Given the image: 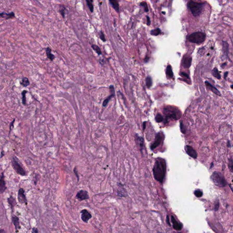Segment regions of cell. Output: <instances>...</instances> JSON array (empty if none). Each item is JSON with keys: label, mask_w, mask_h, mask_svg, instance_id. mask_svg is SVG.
Segmentation results:
<instances>
[{"label": "cell", "mask_w": 233, "mask_h": 233, "mask_svg": "<svg viewBox=\"0 0 233 233\" xmlns=\"http://www.w3.org/2000/svg\"><path fill=\"white\" fill-rule=\"evenodd\" d=\"M153 171L154 179L158 182L162 183L166 172V163L165 159L162 158L156 159Z\"/></svg>", "instance_id": "1"}, {"label": "cell", "mask_w": 233, "mask_h": 233, "mask_svg": "<svg viewBox=\"0 0 233 233\" xmlns=\"http://www.w3.org/2000/svg\"><path fill=\"white\" fill-rule=\"evenodd\" d=\"M204 3H198L190 1L188 2V7L193 16H198L201 14L204 9Z\"/></svg>", "instance_id": "2"}, {"label": "cell", "mask_w": 233, "mask_h": 233, "mask_svg": "<svg viewBox=\"0 0 233 233\" xmlns=\"http://www.w3.org/2000/svg\"><path fill=\"white\" fill-rule=\"evenodd\" d=\"M11 165L13 168L16 173L22 176H25L27 175V173L23 165H22L20 160L16 156L13 157L11 159Z\"/></svg>", "instance_id": "3"}, {"label": "cell", "mask_w": 233, "mask_h": 233, "mask_svg": "<svg viewBox=\"0 0 233 233\" xmlns=\"http://www.w3.org/2000/svg\"><path fill=\"white\" fill-rule=\"evenodd\" d=\"M212 181L217 186L224 187L227 185V182L223 175L219 172H213L211 176Z\"/></svg>", "instance_id": "4"}, {"label": "cell", "mask_w": 233, "mask_h": 233, "mask_svg": "<svg viewBox=\"0 0 233 233\" xmlns=\"http://www.w3.org/2000/svg\"><path fill=\"white\" fill-rule=\"evenodd\" d=\"M206 38L205 33L200 32L193 33L188 37L190 42L195 44H201L204 42Z\"/></svg>", "instance_id": "5"}, {"label": "cell", "mask_w": 233, "mask_h": 233, "mask_svg": "<svg viewBox=\"0 0 233 233\" xmlns=\"http://www.w3.org/2000/svg\"><path fill=\"white\" fill-rule=\"evenodd\" d=\"M25 191L23 188H20L18 191L17 198L18 202L21 204H24L27 205V199L25 194Z\"/></svg>", "instance_id": "6"}, {"label": "cell", "mask_w": 233, "mask_h": 233, "mask_svg": "<svg viewBox=\"0 0 233 233\" xmlns=\"http://www.w3.org/2000/svg\"><path fill=\"white\" fill-rule=\"evenodd\" d=\"M5 178L4 172H2L0 174V194L4 193L7 189Z\"/></svg>", "instance_id": "7"}, {"label": "cell", "mask_w": 233, "mask_h": 233, "mask_svg": "<svg viewBox=\"0 0 233 233\" xmlns=\"http://www.w3.org/2000/svg\"><path fill=\"white\" fill-rule=\"evenodd\" d=\"M76 198L79 201L84 200L89 198L88 192L86 190H81L78 192L76 195Z\"/></svg>", "instance_id": "8"}, {"label": "cell", "mask_w": 233, "mask_h": 233, "mask_svg": "<svg viewBox=\"0 0 233 233\" xmlns=\"http://www.w3.org/2000/svg\"><path fill=\"white\" fill-rule=\"evenodd\" d=\"M81 219L84 222L87 223L90 219L92 218V215L87 210H83L81 211Z\"/></svg>", "instance_id": "9"}, {"label": "cell", "mask_w": 233, "mask_h": 233, "mask_svg": "<svg viewBox=\"0 0 233 233\" xmlns=\"http://www.w3.org/2000/svg\"><path fill=\"white\" fill-rule=\"evenodd\" d=\"M165 112H167V116L168 117H169L171 119H173L174 120H177L178 119V112H175L172 108L167 109H165Z\"/></svg>", "instance_id": "10"}, {"label": "cell", "mask_w": 233, "mask_h": 233, "mask_svg": "<svg viewBox=\"0 0 233 233\" xmlns=\"http://www.w3.org/2000/svg\"><path fill=\"white\" fill-rule=\"evenodd\" d=\"M185 151L188 155L193 159H196L197 158V152H196L192 147L187 145L185 147Z\"/></svg>", "instance_id": "11"}, {"label": "cell", "mask_w": 233, "mask_h": 233, "mask_svg": "<svg viewBox=\"0 0 233 233\" xmlns=\"http://www.w3.org/2000/svg\"><path fill=\"white\" fill-rule=\"evenodd\" d=\"M162 136L161 135L160 133H159L157 134V135H156V137L155 140L154 142V143H153V144L151 146V148L152 150H153L154 149L156 148L157 147L159 146V145L160 144L161 142H162Z\"/></svg>", "instance_id": "12"}, {"label": "cell", "mask_w": 233, "mask_h": 233, "mask_svg": "<svg viewBox=\"0 0 233 233\" xmlns=\"http://www.w3.org/2000/svg\"><path fill=\"white\" fill-rule=\"evenodd\" d=\"M12 222L13 224H14L16 230V232H18L19 230L21 229V226L20 225V222H19V219L16 216H13L11 218Z\"/></svg>", "instance_id": "13"}, {"label": "cell", "mask_w": 233, "mask_h": 233, "mask_svg": "<svg viewBox=\"0 0 233 233\" xmlns=\"http://www.w3.org/2000/svg\"><path fill=\"white\" fill-rule=\"evenodd\" d=\"M15 17V15L13 12L7 13L5 12L0 13V18H4L5 20H9Z\"/></svg>", "instance_id": "14"}, {"label": "cell", "mask_w": 233, "mask_h": 233, "mask_svg": "<svg viewBox=\"0 0 233 233\" xmlns=\"http://www.w3.org/2000/svg\"><path fill=\"white\" fill-rule=\"evenodd\" d=\"M192 58L190 56H184L182 59V66L185 68H189L191 65Z\"/></svg>", "instance_id": "15"}, {"label": "cell", "mask_w": 233, "mask_h": 233, "mask_svg": "<svg viewBox=\"0 0 233 233\" xmlns=\"http://www.w3.org/2000/svg\"><path fill=\"white\" fill-rule=\"evenodd\" d=\"M7 202L11 207L12 212H13L14 211L15 207L16 206V205L17 204V202H16V199L13 197L12 196H11L10 197L7 199Z\"/></svg>", "instance_id": "16"}, {"label": "cell", "mask_w": 233, "mask_h": 233, "mask_svg": "<svg viewBox=\"0 0 233 233\" xmlns=\"http://www.w3.org/2000/svg\"><path fill=\"white\" fill-rule=\"evenodd\" d=\"M171 218H172L171 221H172L173 226L174 229H175L176 230H181L182 228V224L178 222L175 219V218H174V216H172Z\"/></svg>", "instance_id": "17"}, {"label": "cell", "mask_w": 233, "mask_h": 233, "mask_svg": "<svg viewBox=\"0 0 233 233\" xmlns=\"http://www.w3.org/2000/svg\"><path fill=\"white\" fill-rule=\"evenodd\" d=\"M205 85H206L207 87L212 92H213L214 93H215L217 95H221L220 92H219V91L217 90V89L215 87H213V85H211L209 82L205 81Z\"/></svg>", "instance_id": "18"}, {"label": "cell", "mask_w": 233, "mask_h": 233, "mask_svg": "<svg viewBox=\"0 0 233 233\" xmlns=\"http://www.w3.org/2000/svg\"><path fill=\"white\" fill-rule=\"evenodd\" d=\"M109 1L111 5L114 8V9L117 12H118L119 11V5L117 0H109Z\"/></svg>", "instance_id": "19"}, {"label": "cell", "mask_w": 233, "mask_h": 233, "mask_svg": "<svg viewBox=\"0 0 233 233\" xmlns=\"http://www.w3.org/2000/svg\"><path fill=\"white\" fill-rule=\"evenodd\" d=\"M46 54L47 56V58H49L51 61H53V60L54 59L55 56L52 53V50L50 48L47 47L46 49Z\"/></svg>", "instance_id": "20"}, {"label": "cell", "mask_w": 233, "mask_h": 233, "mask_svg": "<svg viewBox=\"0 0 233 233\" xmlns=\"http://www.w3.org/2000/svg\"><path fill=\"white\" fill-rule=\"evenodd\" d=\"M166 74L167 78H172L174 76L172 67H171L170 65H168L167 67Z\"/></svg>", "instance_id": "21"}, {"label": "cell", "mask_w": 233, "mask_h": 233, "mask_svg": "<svg viewBox=\"0 0 233 233\" xmlns=\"http://www.w3.org/2000/svg\"><path fill=\"white\" fill-rule=\"evenodd\" d=\"M21 84L24 87H27L30 85V82L29 80L27 78H22V81L21 82Z\"/></svg>", "instance_id": "22"}, {"label": "cell", "mask_w": 233, "mask_h": 233, "mask_svg": "<svg viewBox=\"0 0 233 233\" xmlns=\"http://www.w3.org/2000/svg\"><path fill=\"white\" fill-rule=\"evenodd\" d=\"M86 1L87 5H88L89 9L90 10L91 12H93L94 11V7H93V5L92 4L93 0H86Z\"/></svg>", "instance_id": "23"}, {"label": "cell", "mask_w": 233, "mask_h": 233, "mask_svg": "<svg viewBox=\"0 0 233 233\" xmlns=\"http://www.w3.org/2000/svg\"><path fill=\"white\" fill-rule=\"evenodd\" d=\"M212 74L213 75V76L215 78H217V79H221V75L219 73V71L218 70L217 68L215 67V68L213 69L212 71Z\"/></svg>", "instance_id": "24"}, {"label": "cell", "mask_w": 233, "mask_h": 233, "mask_svg": "<svg viewBox=\"0 0 233 233\" xmlns=\"http://www.w3.org/2000/svg\"><path fill=\"white\" fill-rule=\"evenodd\" d=\"M92 49L94 50V51L96 52V53H97L98 55H100L102 54V53L101 49L100 48V47H99L98 46L93 44V45H92Z\"/></svg>", "instance_id": "25"}, {"label": "cell", "mask_w": 233, "mask_h": 233, "mask_svg": "<svg viewBox=\"0 0 233 233\" xmlns=\"http://www.w3.org/2000/svg\"><path fill=\"white\" fill-rule=\"evenodd\" d=\"M27 92V90H23L22 92V103L24 105H26L27 104L26 95Z\"/></svg>", "instance_id": "26"}, {"label": "cell", "mask_w": 233, "mask_h": 233, "mask_svg": "<svg viewBox=\"0 0 233 233\" xmlns=\"http://www.w3.org/2000/svg\"><path fill=\"white\" fill-rule=\"evenodd\" d=\"M114 95H115V94H111V95L108 97V98L103 101V107H106L107 106L108 103H109V102L111 99V98L114 97Z\"/></svg>", "instance_id": "27"}, {"label": "cell", "mask_w": 233, "mask_h": 233, "mask_svg": "<svg viewBox=\"0 0 233 233\" xmlns=\"http://www.w3.org/2000/svg\"><path fill=\"white\" fill-rule=\"evenodd\" d=\"M146 81L147 87H148V88H149L151 87V86L152 85V80L150 77L148 76L146 78Z\"/></svg>", "instance_id": "28"}, {"label": "cell", "mask_w": 233, "mask_h": 233, "mask_svg": "<svg viewBox=\"0 0 233 233\" xmlns=\"http://www.w3.org/2000/svg\"><path fill=\"white\" fill-rule=\"evenodd\" d=\"M161 33V30L159 28H157V29H155L154 30H152L151 32V34L153 36H158Z\"/></svg>", "instance_id": "29"}, {"label": "cell", "mask_w": 233, "mask_h": 233, "mask_svg": "<svg viewBox=\"0 0 233 233\" xmlns=\"http://www.w3.org/2000/svg\"><path fill=\"white\" fill-rule=\"evenodd\" d=\"M223 50L224 53H228L229 52V45L226 42H223Z\"/></svg>", "instance_id": "30"}, {"label": "cell", "mask_w": 233, "mask_h": 233, "mask_svg": "<svg viewBox=\"0 0 233 233\" xmlns=\"http://www.w3.org/2000/svg\"><path fill=\"white\" fill-rule=\"evenodd\" d=\"M66 11V9L65 7L63 6H61V7L60 8V13L61 14V16H62L63 18H65V12Z\"/></svg>", "instance_id": "31"}, {"label": "cell", "mask_w": 233, "mask_h": 233, "mask_svg": "<svg viewBox=\"0 0 233 233\" xmlns=\"http://www.w3.org/2000/svg\"><path fill=\"white\" fill-rule=\"evenodd\" d=\"M194 194L197 198H200L202 196L203 192L200 190H196L194 192Z\"/></svg>", "instance_id": "32"}, {"label": "cell", "mask_w": 233, "mask_h": 233, "mask_svg": "<svg viewBox=\"0 0 233 233\" xmlns=\"http://www.w3.org/2000/svg\"><path fill=\"white\" fill-rule=\"evenodd\" d=\"M155 120L158 123H160L163 121V116L159 114H158L156 116Z\"/></svg>", "instance_id": "33"}, {"label": "cell", "mask_w": 233, "mask_h": 233, "mask_svg": "<svg viewBox=\"0 0 233 233\" xmlns=\"http://www.w3.org/2000/svg\"><path fill=\"white\" fill-rule=\"evenodd\" d=\"M137 140L140 146L141 147V148L143 147V137H139V136H137Z\"/></svg>", "instance_id": "34"}, {"label": "cell", "mask_w": 233, "mask_h": 233, "mask_svg": "<svg viewBox=\"0 0 233 233\" xmlns=\"http://www.w3.org/2000/svg\"><path fill=\"white\" fill-rule=\"evenodd\" d=\"M99 36L100 38L101 39V40L102 41H103V42H105L106 41V38H105V36H104V33H103V32L102 31H101L99 33Z\"/></svg>", "instance_id": "35"}, {"label": "cell", "mask_w": 233, "mask_h": 233, "mask_svg": "<svg viewBox=\"0 0 233 233\" xmlns=\"http://www.w3.org/2000/svg\"><path fill=\"white\" fill-rule=\"evenodd\" d=\"M140 5L144 7L145 11L148 12L149 10H148V5H147V4L146 2H142L140 3Z\"/></svg>", "instance_id": "36"}, {"label": "cell", "mask_w": 233, "mask_h": 233, "mask_svg": "<svg viewBox=\"0 0 233 233\" xmlns=\"http://www.w3.org/2000/svg\"><path fill=\"white\" fill-rule=\"evenodd\" d=\"M180 129L181 132H182L183 134H185L186 130H185V128H184V125L182 122H181L180 123Z\"/></svg>", "instance_id": "37"}, {"label": "cell", "mask_w": 233, "mask_h": 233, "mask_svg": "<svg viewBox=\"0 0 233 233\" xmlns=\"http://www.w3.org/2000/svg\"><path fill=\"white\" fill-rule=\"evenodd\" d=\"M229 164H230V166H229V168H230V169L231 170V172H232V171H233V160H232V159L231 158L230 159V161H229Z\"/></svg>", "instance_id": "38"}, {"label": "cell", "mask_w": 233, "mask_h": 233, "mask_svg": "<svg viewBox=\"0 0 233 233\" xmlns=\"http://www.w3.org/2000/svg\"><path fill=\"white\" fill-rule=\"evenodd\" d=\"M15 121V119H14L13 120V121H12L11 122V124L10 125V131H9V135H10V133H11V131L12 130V129L13 128V127H14V123Z\"/></svg>", "instance_id": "39"}, {"label": "cell", "mask_w": 233, "mask_h": 233, "mask_svg": "<svg viewBox=\"0 0 233 233\" xmlns=\"http://www.w3.org/2000/svg\"><path fill=\"white\" fill-rule=\"evenodd\" d=\"M109 89L110 91L111 94H115V90H114V87L113 85H111L109 87Z\"/></svg>", "instance_id": "40"}, {"label": "cell", "mask_w": 233, "mask_h": 233, "mask_svg": "<svg viewBox=\"0 0 233 233\" xmlns=\"http://www.w3.org/2000/svg\"><path fill=\"white\" fill-rule=\"evenodd\" d=\"M219 201H217V203H216V204L215 205V211H217L218 210V209H219Z\"/></svg>", "instance_id": "41"}, {"label": "cell", "mask_w": 233, "mask_h": 233, "mask_svg": "<svg viewBox=\"0 0 233 233\" xmlns=\"http://www.w3.org/2000/svg\"><path fill=\"white\" fill-rule=\"evenodd\" d=\"M38 176V175H36L35 176V180H33L34 181V184L35 185H36V184H37V181H38V178L37 177Z\"/></svg>", "instance_id": "42"}, {"label": "cell", "mask_w": 233, "mask_h": 233, "mask_svg": "<svg viewBox=\"0 0 233 233\" xmlns=\"http://www.w3.org/2000/svg\"><path fill=\"white\" fill-rule=\"evenodd\" d=\"M181 76H184L185 77H186V78H187L188 79L190 78V77H189V76H188V74H186V73H185V72H181Z\"/></svg>", "instance_id": "43"}, {"label": "cell", "mask_w": 233, "mask_h": 233, "mask_svg": "<svg viewBox=\"0 0 233 233\" xmlns=\"http://www.w3.org/2000/svg\"><path fill=\"white\" fill-rule=\"evenodd\" d=\"M147 25H150V24H151V21H150V18H149V16H147Z\"/></svg>", "instance_id": "44"}, {"label": "cell", "mask_w": 233, "mask_h": 233, "mask_svg": "<svg viewBox=\"0 0 233 233\" xmlns=\"http://www.w3.org/2000/svg\"><path fill=\"white\" fill-rule=\"evenodd\" d=\"M32 233H38V230L37 228L34 227V228H33L32 231Z\"/></svg>", "instance_id": "45"}, {"label": "cell", "mask_w": 233, "mask_h": 233, "mask_svg": "<svg viewBox=\"0 0 233 233\" xmlns=\"http://www.w3.org/2000/svg\"><path fill=\"white\" fill-rule=\"evenodd\" d=\"M5 155V153H4V150H2V152H1V155H0V158L1 159L2 158L4 157V156Z\"/></svg>", "instance_id": "46"}, {"label": "cell", "mask_w": 233, "mask_h": 233, "mask_svg": "<svg viewBox=\"0 0 233 233\" xmlns=\"http://www.w3.org/2000/svg\"><path fill=\"white\" fill-rule=\"evenodd\" d=\"M5 232L4 229H0V233H5Z\"/></svg>", "instance_id": "47"}, {"label": "cell", "mask_w": 233, "mask_h": 233, "mask_svg": "<svg viewBox=\"0 0 233 233\" xmlns=\"http://www.w3.org/2000/svg\"><path fill=\"white\" fill-rule=\"evenodd\" d=\"M146 122H144L143 123V130H144L145 127H146Z\"/></svg>", "instance_id": "48"}, {"label": "cell", "mask_w": 233, "mask_h": 233, "mask_svg": "<svg viewBox=\"0 0 233 233\" xmlns=\"http://www.w3.org/2000/svg\"><path fill=\"white\" fill-rule=\"evenodd\" d=\"M228 72H226L225 73H224V78L225 79H226V78L227 77V76L228 75Z\"/></svg>", "instance_id": "49"}, {"label": "cell", "mask_w": 233, "mask_h": 233, "mask_svg": "<svg viewBox=\"0 0 233 233\" xmlns=\"http://www.w3.org/2000/svg\"><path fill=\"white\" fill-rule=\"evenodd\" d=\"M228 147H230V141H229V142H228Z\"/></svg>", "instance_id": "50"}, {"label": "cell", "mask_w": 233, "mask_h": 233, "mask_svg": "<svg viewBox=\"0 0 233 233\" xmlns=\"http://www.w3.org/2000/svg\"><path fill=\"white\" fill-rule=\"evenodd\" d=\"M162 13L163 14H165V12H162Z\"/></svg>", "instance_id": "51"}]
</instances>
